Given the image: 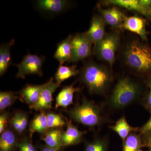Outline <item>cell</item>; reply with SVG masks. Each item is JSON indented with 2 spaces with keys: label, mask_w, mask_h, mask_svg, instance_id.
<instances>
[{
  "label": "cell",
  "mask_w": 151,
  "mask_h": 151,
  "mask_svg": "<svg viewBox=\"0 0 151 151\" xmlns=\"http://www.w3.org/2000/svg\"><path fill=\"white\" fill-rule=\"evenodd\" d=\"M148 91L142 100V104L147 111L151 114V77L147 82Z\"/></svg>",
  "instance_id": "cell-30"
},
{
  "label": "cell",
  "mask_w": 151,
  "mask_h": 151,
  "mask_svg": "<svg viewBox=\"0 0 151 151\" xmlns=\"http://www.w3.org/2000/svg\"><path fill=\"white\" fill-rule=\"evenodd\" d=\"M79 72V70L77 69L76 65L66 66L60 65L55 73V79L56 83L60 85L65 80L77 75Z\"/></svg>",
  "instance_id": "cell-25"
},
{
  "label": "cell",
  "mask_w": 151,
  "mask_h": 151,
  "mask_svg": "<svg viewBox=\"0 0 151 151\" xmlns=\"http://www.w3.org/2000/svg\"><path fill=\"white\" fill-rule=\"evenodd\" d=\"M128 66L137 72L146 73L151 72L150 47L137 40L127 45L124 53Z\"/></svg>",
  "instance_id": "cell-3"
},
{
  "label": "cell",
  "mask_w": 151,
  "mask_h": 151,
  "mask_svg": "<svg viewBox=\"0 0 151 151\" xmlns=\"http://www.w3.org/2000/svg\"><path fill=\"white\" fill-rule=\"evenodd\" d=\"M39 151H58L55 149L50 148L46 145H41L39 146Z\"/></svg>",
  "instance_id": "cell-34"
},
{
  "label": "cell",
  "mask_w": 151,
  "mask_h": 151,
  "mask_svg": "<svg viewBox=\"0 0 151 151\" xmlns=\"http://www.w3.org/2000/svg\"><path fill=\"white\" fill-rule=\"evenodd\" d=\"M68 113L73 121L89 128L100 127L104 122L100 107L85 97L80 104L71 108Z\"/></svg>",
  "instance_id": "cell-4"
},
{
  "label": "cell",
  "mask_w": 151,
  "mask_h": 151,
  "mask_svg": "<svg viewBox=\"0 0 151 151\" xmlns=\"http://www.w3.org/2000/svg\"><path fill=\"white\" fill-rule=\"evenodd\" d=\"M141 92V86L138 83L128 77H122L115 85L108 104L113 109H123L139 99Z\"/></svg>",
  "instance_id": "cell-2"
},
{
  "label": "cell",
  "mask_w": 151,
  "mask_h": 151,
  "mask_svg": "<svg viewBox=\"0 0 151 151\" xmlns=\"http://www.w3.org/2000/svg\"><path fill=\"white\" fill-rule=\"evenodd\" d=\"M105 22L114 27H120L123 22L124 14L119 9L113 7L108 9H103L100 5L97 6Z\"/></svg>",
  "instance_id": "cell-14"
},
{
  "label": "cell",
  "mask_w": 151,
  "mask_h": 151,
  "mask_svg": "<svg viewBox=\"0 0 151 151\" xmlns=\"http://www.w3.org/2000/svg\"><path fill=\"white\" fill-rule=\"evenodd\" d=\"M92 43L86 32L73 37L71 57L68 63L77 62L90 56L92 54Z\"/></svg>",
  "instance_id": "cell-7"
},
{
  "label": "cell",
  "mask_w": 151,
  "mask_h": 151,
  "mask_svg": "<svg viewBox=\"0 0 151 151\" xmlns=\"http://www.w3.org/2000/svg\"><path fill=\"white\" fill-rule=\"evenodd\" d=\"M48 129H62L66 125V119L65 120L62 114L51 111L46 113Z\"/></svg>",
  "instance_id": "cell-26"
},
{
  "label": "cell",
  "mask_w": 151,
  "mask_h": 151,
  "mask_svg": "<svg viewBox=\"0 0 151 151\" xmlns=\"http://www.w3.org/2000/svg\"><path fill=\"white\" fill-rule=\"evenodd\" d=\"M79 87H75L73 84L64 86L59 92L56 98L55 108H66L73 103V96L75 92L80 91Z\"/></svg>",
  "instance_id": "cell-17"
},
{
  "label": "cell",
  "mask_w": 151,
  "mask_h": 151,
  "mask_svg": "<svg viewBox=\"0 0 151 151\" xmlns=\"http://www.w3.org/2000/svg\"><path fill=\"white\" fill-rule=\"evenodd\" d=\"M45 60L44 56H39L36 55L28 53L24 57L20 63L18 64H13L18 68L16 77L24 79L26 76L29 74H35L42 76V65Z\"/></svg>",
  "instance_id": "cell-6"
},
{
  "label": "cell",
  "mask_w": 151,
  "mask_h": 151,
  "mask_svg": "<svg viewBox=\"0 0 151 151\" xmlns=\"http://www.w3.org/2000/svg\"><path fill=\"white\" fill-rule=\"evenodd\" d=\"M10 114L8 111L1 113L0 115V134H1L9 127V122L11 118Z\"/></svg>",
  "instance_id": "cell-31"
},
{
  "label": "cell",
  "mask_w": 151,
  "mask_h": 151,
  "mask_svg": "<svg viewBox=\"0 0 151 151\" xmlns=\"http://www.w3.org/2000/svg\"><path fill=\"white\" fill-rule=\"evenodd\" d=\"M144 147L148 148L151 151V133L147 134L142 136Z\"/></svg>",
  "instance_id": "cell-33"
},
{
  "label": "cell",
  "mask_w": 151,
  "mask_h": 151,
  "mask_svg": "<svg viewBox=\"0 0 151 151\" xmlns=\"http://www.w3.org/2000/svg\"><path fill=\"white\" fill-rule=\"evenodd\" d=\"M112 79V73L108 68L94 62L86 63L80 72V80L91 94H105Z\"/></svg>",
  "instance_id": "cell-1"
},
{
  "label": "cell",
  "mask_w": 151,
  "mask_h": 151,
  "mask_svg": "<svg viewBox=\"0 0 151 151\" xmlns=\"http://www.w3.org/2000/svg\"><path fill=\"white\" fill-rule=\"evenodd\" d=\"M18 93L11 91L0 92V112H4L19 99Z\"/></svg>",
  "instance_id": "cell-28"
},
{
  "label": "cell",
  "mask_w": 151,
  "mask_h": 151,
  "mask_svg": "<svg viewBox=\"0 0 151 151\" xmlns=\"http://www.w3.org/2000/svg\"><path fill=\"white\" fill-rule=\"evenodd\" d=\"M63 131L62 129H50L41 136V139L49 147L58 151L61 150V137Z\"/></svg>",
  "instance_id": "cell-20"
},
{
  "label": "cell",
  "mask_w": 151,
  "mask_h": 151,
  "mask_svg": "<svg viewBox=\"0 0 151 151\" xmlns=\"http://www.w3.org/2000/svg\"><path fill=\"white\" fill-rule=\"evenodd\" d=\"M145 19L137 16L127 17L124 16L121 28L127 30L137 35L143 41L147 40V32L146 28Z\"/></svg>",
  "instance_id": "cell-10"
},
{
  "label": "cell",
  "mask_w": 151,
  "mask_h": 151,
  "mask_svg": "<svg viewBox=\"0 0 151 151\" xmlns=\"http://www.w3.org/2000/svg\"><path fill=\"white\" fill-rule=\"evenodd\" d=\"M19 139L18 135L8 127L1 134L0 151H17Z\"/></svg>",
  "instance_id": "cell-16"
},
{
  "label": "cell",
  "mask_w": 151,
  "mask_h": 151,
  "mask_svg": "<svg viewBox=\"0 0 151 151\" xmlns=\"http://www.w3.org/2000/svg\"><path fill=\"white\" fill-rule=\"evenodd\" d=\"M73 36H68L58 45L54 57L60 62V65L70 60L72 50V42Z\"/></svg>",
  "instance_id": "cell-19"
},
{
  "label": "cell",
  "mask_w": 151,
  "mask_h": 151,
  "mask_svg": "<svg viewBox=\"0 0 151 151\" xmlns=\"http://www.w3.org/2000/svg\"><path fill=\"white\" fill-rule=\"evenodd\" d=\"M105 23L101 16L95 15L92 17L89 30L86 32L92 43L95 44L105 36Z\"/></svg>",
  "instance_id": "cell-13"
},
{
  "label": "cell",
  "mask_w": 151,
  "mask_h": 151,
  "mask_svg": "<svg viewBox=\"0 0 151 151\" xmlns=\"http://www.w3.org/2000/svg\"><path fill=\"white\" fill-rule=\"evenodd\" d=\"M44 86V84L40 85L27 84L18 93L19 99L29 107L32 106L37 103Z\"/></svg>",
  "instance_id": "cell-12"
},
{
  "label": "cell",
  "mask_w": 151,
  "mask_h": 151,
  "mask_svg": "<svg viewBox=\"0 0 151 151\" xmlns=\"http://www.w3.org/2000/svg\"><path fill=\"white\" fill-rule=\"evenodd\" d=\"M14 44L12 40L8 43L1 45L0 48V76H2L6 72L10 65L13 64L11 56V47Z\"/></svg>",
  "instance_id": "cell-23"
},
{
  "label": "cell",
  "mask_w": 151,
  "mask_h": 151,
  "mask_svg": "<svg viewBox=\"0 0 151 151\" xmlns=\"http://www.w3.org/2000/svg\"><path fill=\"white\" fill-rule=\"evenodd\" d=\"M137 151H143V150H141V149H139V150H137ZM151 151L150 150H149L148 151Z\"/></svg>",
  "instance_id": "cell-35"
},
{
  "label": "cell",
  "mask_w": 151,
  "mask_h": 151,
  "mask_svg": "<svg viewBox=\"0 0 151 151\" xmlns=\"http://www.w3.org/2000/svg\"><path fill=\"white\" fill-rule=\"evenodd\" d=\"M120 40V36L117 33L105 34L102 40L94 44L95 54L100 59L108 63L111 66H113Z\"/></svg>",
  "instance_id": "cell-5"
},
{
  "label": "cell",
  "mask_w": 151,
  "mask_h": 151,
  "mask_svg": "<svg viewBox=\"0 0 151 151\" xmlns=\"http://www.w3.org/2000/svg\"><path fill=\"white\" fill-rule=\"evenodd\" d=\"M38 7L40 9L52 13H59L68 6V3L65 0H39Z\"/></svg>",
  "instance_id": "cell-21"
},
{
  "label": "cell",
  "mask_w": 151,
  "mask_h": 151,
  "mask_svg": "<svg viewBox=\"0 0 151 151\" xmlns=\"http://www.w3.org/2000/svg\"><path fill=\"white\" fill-rule=\"evenodd\" d=\"M60 86V84L54 82L53 78H50L47 82L45 83L37 103L30 106L29 108L40 112L51 109L53 93Z\"/></svg>",
  "instance_id": "cell-8"
},
{
  "label": "cell",
  "mask_w": 151,
  "mask_h": 151,
  "mask_svg": "<svg viewBox=\"0 0 151 151\" xmlns=\"http://www.w3.org/2000/svg\"><path fill=\"white\" fill-rule=\"evenodd\" d=\"M66 129L63 132L61 140V150L69 146L78 145L82 142L86 131L79 130L72 124L70 120L66 119Z\"/></svg>",
  "instance_id": "cell-9"
},
{
  "label": "cell",
  "mask_w": 151,
  "mask_h": 151,
  "mask_svg": "<svg viewBox=\"0 0 151 151\" xmlns=\"http://www.w3.org/2000/svg\"><path fill=\"white\" fill-rule=\"evenodd\" d=\"M18 151H38L32 143V138L30 136H24L19 139Z\"/></svg>",
  "instance_id": "cell-29"
},
{
  "label": "cell",
  "mask_w": 151,
  "mask_h": 151,
  "mask_svg": "<svg viewBox=\"0 0 151 151\" xmlns=\"http://www.w3.org/2000/svg\"><path fill=\"white\" fill-rule=\"evenodd\" d=\"M108 4L134 11L148 18L151 19V9L143 4L141 0H108L105 2Z\"/></svg>",
  "instance_id": "cell-11"
},
{
  "label": "cell",
  "mask_w": 151,
  "mask_h": 151,
  "mask_svg": "<svg viewBox=\"0 0 151 151\" xmlns=\"http://www.w3.org/2000/svg\"><path fill=\"white\" fill-rule=\"evenodd\" d=\"M111 130L118 134L124 142L131 133L139 131V128L132 127L128 124L124 116H122L113 126H110Z\"/></svg>",
  "instance_id": "cell-22"
},
{
  "label": "cell",
  "mask_w": 151,
  "mask_h": 151,
  "mask_svg": "<svg viewBox=\"0 0 151 151\" xmlns=\"http://www.w3.org/2000/svg\"><path fill=\"white\" fill-rule=\"evenodd\" d=\"M144 147L142 137L136 132H134L123 142V151H137Z\"/></svg>",
  "instance_id": "cell-24"
},
{
  "label": "cell",
  "mask_w": 151,
  "mask_h": 151,
  "mask_svg": "<svg viewBox=\"0 0 151 151\" xmlns=\"http://www.w3.org/2000/svg\"><path fill=\"white\" fill-rule=\"evenodd\" d=\"M28 121L27 113L23 111H17L11 117L9 127L18 135H22L27 130Z\"/></svg>",
  "instance_id": "cell-15"
},
{
  "label": "cell",
  "mask_w": 151,
  "mask_h": 151,
  "mask_svg": "<svg viewBox=\"0 0 151 151\" xmlns=\"http://www.w3.org/2000/svg\"><path fill=\"white\" fill-rule=\"evenodd\" d=\"M29 130V136L31 138L36 132L39 133L41 136L46 133L48 128L45 111H41L39 114L34 117L30 123Z\"/></svg>",
  "instance_id": "cell-18"
},
{
  "label": "cell",
  "mask_w": 151,
  "mask_h": 151,
  "mask_svg": "<svg viewBox=\"0 0 151 151\" xmlns=\"http://www.w3.org/2000/svg\"><path fill=\"white\" fill-rule=\"evenodd\" d=\"M139 134L143 136L151 133V116L147 122L142 127L139 128Z\"/></svg>",
  "instance_id": "cell-32"
},
{
  "label": "cell",
  "mask_w": 151,
  "mask_h": 151,
  "mask_svg": "<svg viewBox=\"0 0 151 151\" xmlns=\"http://www.w3.org/2000/svg\"><path fill=\"white\" fill-rule=\"evenodd\" d=\"M109 140L107 137L97 138L85 143L84 151H108Z\"/></svg>",
  "instance_id": "cell-27"
}]
</instances>
